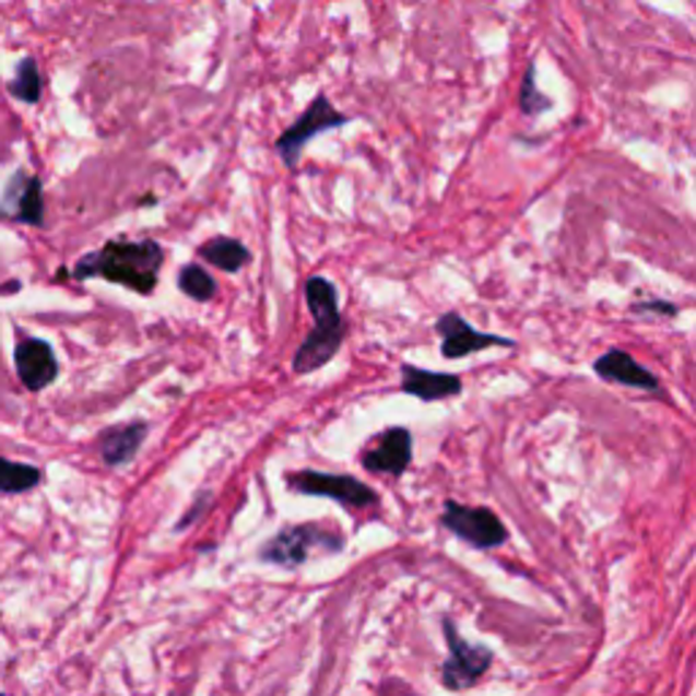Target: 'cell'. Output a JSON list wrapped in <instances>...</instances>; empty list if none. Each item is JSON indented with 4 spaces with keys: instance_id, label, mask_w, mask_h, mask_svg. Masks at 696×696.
Returning a JSON list of instances; mask_svg holds the SVG:
<instances>
[{
    "instance_id": "cell-1",
    "label": "cell",
    "mask_w": 696,
    "mask_h": 696,
    "mask_svg": "<svg viewBox=\"0 0 696 696\" xmlns=\"http://www.w3.org/2000/svg\"><path fill=\"white\" fill-rule=\"evenodd\" d=\"M161 267H164V248L155 239H109L76 261L74 278L76 281L104 278L148 297L158 286Z\"/></svg>"
},
{
    "instance_id": "cell-2",
    "label": "cell",
    "mask_w": 696,
    "mask_h": 696,
    "mask_svg": "<svg viewBox=\"0 0 696 696\" xmlns=\"http://www.w3.org/2000/svg\"><path fill=\"white\" fill-rule=\"evenodd\" d=\"M305 303H308L310 316H314V330L305 335L292 359L294 373H299V376L316 373L327 362L335 359L343 341H346V321H343L341 305H338L335 283L314 275L305 283Z\"/></svg>"
},
{
    "instance_id": "cell-3",
    "label": "cell",
    "mask_w": 696,
    "mask_h": 696,
    "mask_svg": "<svg viewBox=\"0 0 696 696\" xmlns=\"http://www.w3.org/2000/svg\"><path fill=\"white\" fill-rule=\"evenodd\" d=\"M314 550L325 553H341L343 536L335 528L325 522H303V526L281 528L264 547L259 550V558L264 564L283 566V569H297L310 558Z\"/></svg>"
},
{
    "instance_id": "cell-4",
    "label": "cell",
    "mask_w": 696,
    "mask_h": 696,
    "mask_svg": "<svg viewBox=\"0 0 696 696\" xmlns=\"http://www.w3.org/2000/svg\"><path fill=\"white\" fill-rule=\"evenodd\" d=\"M349 120L351 117L338 113L335 104L327 98V93H319V96H316L314 102L305 107V113L297 117V122H294V126H288L286 131L278 137V142H275L278 155H281V161L288 166V169H297L299 155H303L305 144H308L310 139H316L319 133H325V131H332V128L346 126Z\"/></svg>"
},
{
    "instance_id": "cell-5",
    "label": "cell",
    "mask_w": 696,
    "mask_h": 696,
    "mask_svg": "<svg viewBox=\"0 0 696 696\" xmlns=\"http://www.w3.org/2000/svg\"><path fill=\"white\" fill-rule=\"evenodd\" d=\"M286 487L303 495H325L338 500L343 509H367L378 504V493L370 484L359 482L351 473H325V471H292L286 473Z\"/></svg>"
},
{
    "instance_id": "cell-6",
    "label": "cell",
    "mask_w": 696,
    "mask_h": 696,
    "mask_svg": "<svg viewBox=\"0 0 696 696\" xmlns=\"http://www.w3.org/2000/svg\"><path fill=\"white\" fill-rule=\"evenodd\" d=\"M441 526L476 550H495L509 539V531L500 522V517L487 506H463L458 500H447Z\"/></svg>"
},
{
    "instance_id": "cell-7",
    "label": "cell",
    "mask_w": 696,
    "mask_h": 696,
    "mask_svg": "<svg viewBox=\"0 0 696 696\" xmlns=\"http://www.w3.org/2000/svg\"><path fill=\"white\" fill-rule=\"evenodd\" d=\"M411 460H414V436L409 427L400 425L376 433L359 452V463L367 473H387V476H403Z\"/></svg>"
},
{
    "instance_id": "cell-8",
    "label": "cell",
    "mask_w": 696,
    "mask_h": 696,
    "mask_svg": "<svg viewBox=\"0 0 696 696\" xmlns=\"http://www.w3.org/2000/svg\"><path fill=\"white\" fill-rule=\"evenodd\" d=\"M444 634L449 642V659L444 664L441 681L447 688H468L487 672L489 661H493V650L482 648V645H468L458 634L452 621H444Z\"/></svg>"
},
{
    "instance_id": "cell-9",
    "label": "cell",
    "mask_w": 696,
    "mask_h": 696,
    "mask_svg": "<svg viewBox=\"0 0 696 696\" xmlns=\"http://www.w3.org/2000/svg\"><path fill=\"white\" fill-rule=\"evenodd\" d=\"M436 332L441 335V356L444 359H463V356L476 354V351L504 346L515 349V341L500 335H489V332L473 330L471 325L458 314V310H447L436 319Z\"/></svg>"
},
{
    "instance_id": "cell-10",
    "label": "cell",
    "mask_w": 696,
    "mask_h": 696,
    "mask_svg": "<svg viewBox=\"0 0 696 696\" xmlns=\"http://www.w3.org/2000/svg\"><path fill=\"white\" fill-rule=\"evenodd\" d=\"M0 221L42 226L44 224V191L42 180L31 172L20 169L3 188L0 197Z\"/></svg>"
},
{
    "instance_id": "cell-11",
    "label": "cell",
    "mask_w": 696,
    "mask_h": 696,
    "mask_svg": "<svg viewBox=\"0 0 696 696\" xmlns=\"http://www.w3.org/2000/svg\"><path fill=\"white\" fill-rule=\"evenodd\" d=\"M14 367L20 381L31 392H42L58 378V356L42 338H27L14 349Z\"/></svg>"
},
{
    "instance_id": "cell-12",
    "label": "cell",
    "mask_w": 696,
    "mask_h": 696,
    "mask_svg": "<svg viewBox=\"0 0 696 696\" xmlns=\"http://www.w3.org/2000/svg\"><path fill=\"white\" fill-rule=\"evenodd\" d=\"M400 389L411 398L422 400V403H436V400L458 398L463 392V378L458 373H433L403 362L400 365Z\"/></svg>"
},
{
    "instance_id": "cell-13",
    "label": "cell",
    "mask_w": 696,
    "mask_h": 696,
    "mask_svg": "<svg viewBox=\"0 0 696 696\" xmlns=\"http://www.w3.org/2000/svg\"><path fill=\"white\" fill-rule=\"evenodd\" d=\"M593 370L601 381L621 384V387L645 389V392H661V381L650 370H645L628 351L610 349L593 362Z\"/></svg>"
},
{
    "instance_id": "cell-14",
    "label": "cell",
    "mask_w": 696,
    "mask_h": 696,
    "mask_svg": "<svg viewBox=\"0 0 696 696\" xmlns=\"http://www.w3.org/2000/svg\"><path fill=\"white\" fill-rule=\"evenodd\" d=\"M148 433H150L148 422H139V420L109 427V430H104L102 436H98V452H102V460L109 468L128 465L139 455Z\"/></svg>"
},
{
    "instance_id": "cell-15",
    "label": "cell",
    "mask_w": 696,
    "mask_h": 696,
    "mask_svg": "<svg viewBox=\"0 0 696 696\" xmlns=\"http://www.w3.org/2000/svg\"><path fill=\"white\" fill-rule=\"evenodd\" d=\"M199 259L219 267L224 272H239L250 264V250L234 237H210L208 243L199 245Z\"/></svg>"
},
{
    "instance_id": "cell-16",
    "label": "cell",
    "mask_w": 696,
    "mask_h": 696,
    "mask_svg": "<svg viewBox=\"0 0 696 696\" xmlns=\"http://www.w3.org/2000/svg\"><path fill=\"white\" fill-rule=\"evenodd\" d=\"M177 286H180V292L186 294V297L197 299V303H210V299L219 294V283H215V278L210 275L202 264H197V261L180 267Z\"/></svg>"
},
{
    "instance_id": "cell-17",
    "label": "cell",
    "mask_w": 696,
    "mask_h": 696,
    "mask_svg": "<svg viewBox=\"0 0 696 696\" xmlns=\"http://www.w3.org/2000/svg\"><path fill=\"white\" fill-rule=\"evenodd\" d=\"M42 482V471L36 465L11 463V460L0 458V495H20L27 489L38 487Z\"/></svg>"
},
{
    "instance_id": "cell-18",
    "label": "cell",
    "mask_w": 696,
    "mask_h": 696,
    "mask_svg": "<svg viewBox=\"0 0 696 696\" xmlns=\"http://www.w3.org/2000/svg\"><path fill=\"white\" fill-rule=\"evenodd\" d=\"M9 93L22 104H38V98H42V74H38L36 60H20V66H16L14 76L9 82Z\"/></svg>"
},
{
    "instance_id": "cell-19",
    "label": "cell",
    "mask_w": 696,
    "mask_h": 696,
    "mask_svg": "<svg viewBox=\"0 0 696 696\" xmlns=\"http://www.w3.org/2000/svg\"><path fill=\"white\" fill-rule=\"evenodd\" d=\"M536 66H528L526 69V80H522V87H520V109L526 113L528 117H536V115H544L547 109H553V102H550L544 93L536 91Z\"/></svg>"
},
{
    "instance_id": "cell-20",
    "label": "cell",
    "mask_w": 696,
    "mask_h": 696,
    "mask_svg": "<svg viewBox=\"0 0 696 696\" xmlns=\"http://www.w3.org/2000/svg\"><path fill=\"white\" fill-rule=\"evenodd\" d=\"M208 509H210V493H202L199 498H193L191 509H188L186 515H182V520H180V526H177V531H186V528H191L193 522H197L199 517H202Z\"/></svg>"
},
{
    "instance_id": "cell-21",
    "label": "cell",
    "mask_w": 696,
    "mask_h": 696,
    "mask_svg": "<svg viewBox=\"0 0 696 696\" xmlns=\"http://www.w3.org/2000/svg\"><path fill=\"white\" fill-rule=\"evenodd\" d=\"M634 310H639V314H664V316H677V305L672 303H661V299H650V303H637L632 305Z\"/></svg>"
}]
</instances>
